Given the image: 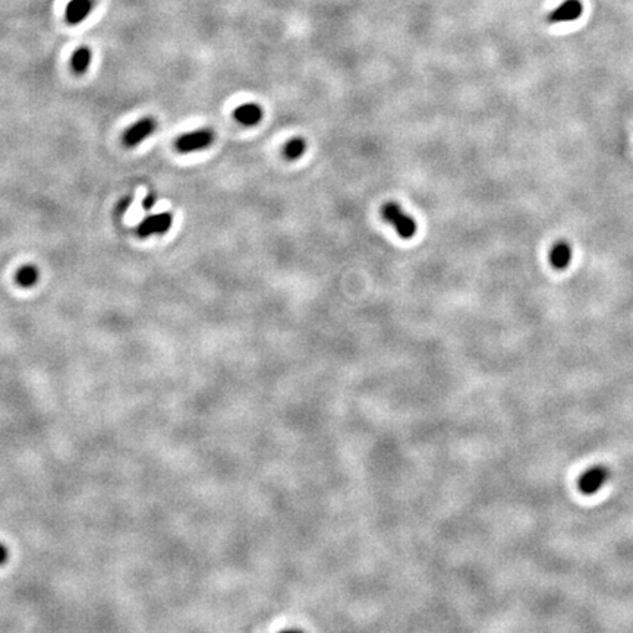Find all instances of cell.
<instances>
[{"label": "cell", "instance_id": "cell-12", "mask_svg": "<svg viewBox=\"0 0 633 633\" xmlns=\"http://www.w3.org/2000/svg\"><path fill=\"white\" fill-rule=\"evenodd\" d=\"M37 280H38V270H37V267H34L31 264L21 267L17 273V281H18V285L22 288L34 286L37 283Z\"/></svg>", "mask_w": 633, "mask_h": 633}, {"label": "cell", "instance_id": "cell-3", "mask_svg": "<svg viewBox=\"0 0 633 633\" xmlns=\"http://www.w3.org/2000/svg\"><path fill=\"white\" fill-rule=\"evenodd\" d=\"M609 476H610V471L606 467H602V465L593 467L581 475L578 487L582 494L593 496L597 491H600L602 488L604 484L607 483Z\"/></svg>", "mask_w": 633, "mask_h": 633}, {"label": "cell", "instance_id": "cell-15", "mask_svg": "<svg viewBox=\"0 0 633 633\" xmlns=\"http://www.w3.org/2000/svg\"><path fill=\"white\" fill-rule=\"evenodd\" d=\"M6 557H8V552H6V548H5L2 544H0V565H2V563H5Z\"/></svg>", "mask_w": 633, "mask_h": 633}, {"label": "cell", "instance_id": "cell-10", "mask_svg": "<svg viewBox=\"0 0 633 633\" xmlns=\"http://www.w3.org/2000/svg\"><path fill=\"white\" fill-rule=\"evenodd\" d=\"M305 150H306V141L301 136H295L286 143V146L283 148V156L288 160H297L302 156Z\"/></svg>", "mask_w": 633, "mask_h": 633}, {"label": "cell", "instance_id": "cell-14", "mask_svg": "<svg viewBox=\"0 0 633 633\" xmlns=\"http://www.w3.org/2000/svg\"><path fill=\"white\" fill-rule=\"evenodd\" d=\"M154 204H156V195L150 194V195L147 196V198L144 200V204H143V205H144L146 210H150V208L154 207Z\"/></svg>", "mask_w": 633, "mask_h": 633}, {"label": "cell", "instance_id": "cell-2", "mask_svg": "<svg viewBox=\"0 0 633 633\" xmlns=\"http://www.w3.org/2000/svg\"><path fill=\"white\" fill-rule=\"evenodd\" d=\"M213 141H214V132L207 128H203V130L188 132L185 135L179 136L176 139L175 146L179 153L188 154V153H194V151L204 150V148L210 147L211 144H213Z\"/></svg>", "mask_w": 633, "mask_h": 633}, {"label": "cell", "instance_id": "cell-5", "mask_svg": "<svg viewBox=\"0 0 633 633\" xmlns=\"http://www.w3.org/2000/svg\"><path fill=\"white\" fill-rule=\"evenodd\" d=\"M172 228V214L160 213L154 214L141 221L138 226V235L141 237H148L151 235H164Z\"/></svg>", "mask_w": 633, "mask_h": 633}, {"label": "cell", "instance_id": "cell-7", "mask_svg": "<svg viewBox=\"0 0 633 633\" xmlns=\"http://www.w3.org/2000/svg\"><path fill=\"white\" fill-rule=\"evenodd\" d=\"M93 9V0H70L66 6V21L77 25L86 19Z\"/></svg>", "mask_w": 633, "mask_h": 633}, {"label": "cell", "instance_id": "cell-9", "mask_svg": "<svg viewBox=\"0 0 633 633\" xmlns=\"http://www.w3.org/2000/svg\"><path fill=\"white\" fill-rule=\"evenodd\" d=\"M570 256L572 254H570L569 245L565 244V242H558L552 249L550 260H552V264L556 267V269H565V267L570 261Z\"/></svg>", "mask_w": 633, "mask_h": 633}, {"label": "cell", "instance_id": "cell-11", "mask_svg": "<svg viewBox=\"0 0 633 633\" xmlns=\"http://www.w3.org/2000/svg\"><path fill=\"white\" fill-rule=\"evenodd\" d=\"M90 63H91V52L87 47L78 49L72 56V61H70V65H72L75 74L86 72Z\"/></svg>", "mask_w": 633, "mask_h": 633}, {"label": "cell", "instance_id": "cell-6", "mask_svg": "<svg viewBox=\"0 0 633 633\" xmlns=\"http://www.w3.org/2000/svg\"><path fill=\"white\" fill-rule=\"evenodd\" d=\"M582 10L584 8L581 0H566V2H563L557 9H554L550 15H548V22L557 24L575 21L582 15Z\"/></svg>", "mask_w": 633, "mask_h": 633}, {"label": "cell", "instance_id": "cell-1", "mask_svg": "<svg viewBox=\"0 0 633 633\" xmlns=\"http://www.w3.org/2000/svg\"><path fill=\"white\" fill-rule=\"evenodd\" d=\"M382 217L396 229L398 235L403 239H411L416 233V221L407 216L402 207L396 203H386L382 207Z\"/></svg>", "mask_w": 633, "mask_h": 633}, {"label": "cell", "instance_id": "cell-13", "mask_svg": "<svg viewBox=\"0 0 633 633\" xmlns=\"http://www.w3.org/2000/svg\"><path fill=\"white\" fill-rule=\"evenodd\" d=\"M132 203V198H123L119 204H118V211H119V214H123L126 213V211H128L130 205Z\"/></svg>", "mask_w": 633, "mask_h": 633}, {"label": "cell", "instance_id": "cell-4", "mask_svg": "<svg viewBox=\"0 0 633 633\" xmlns=\"http://www.w3.org/2000/svg\"><path fill=\"white\" fill-rule=\"evenodd\" d=\"M156 120L151 118H144L135 125H132L131 128L126 130L123 134V144L126 147H136L138 144L143 143L146 138H148L151 134L156 131Z\"/></svg>", "mask_w": 633, "mask_h": 633}, {"label": "cell", "instance_id": "cell-8", "mask_svg": "<svg viewBox=\"0 0 633 633\" xmlns=\"http://www.w3.org/2000/svg\"><path fill=\"white\" fill-rule=\"evenodd\" d=\"M235 119L245 126H254L263 119V109L256 103H245L233 111Z\"/></svg>", "mask_w": 633, "mask_h": 633}]
</instances>
